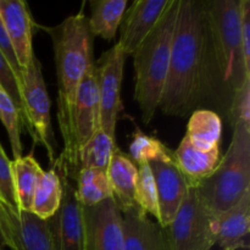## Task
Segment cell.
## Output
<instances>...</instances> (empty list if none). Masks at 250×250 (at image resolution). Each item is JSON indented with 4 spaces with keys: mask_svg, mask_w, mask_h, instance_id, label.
I'll list each match as a JSON object with an SVG mask.
<instances>
[{
    "mask_svg": "<svg viewBox=\"0 0 250 250\" xmlns=\"http://www.w3.org/2000/svg\"><path fill=\"white\" fill-rule=\"evenodd\" d=\"M106 175L112 190V197L121 212L137 207L134 202V190L138 177V167L129 155L120 150V148L115 149Z\"/></svg>",
    "mask_w": 250,
    "mask_h": 250,
    "instance_id": "cell-18",
    "label": "cell"
},
{
    "mask_svg": "<svg viewBox=\"0 0 250 250\" xmlns=\"http://www.w3.org/2000/svg\"><path fill=\"white\" fill-rule=\"evenodd\" d=\"M138 177H137L134 202L137 207L146 215H153L159 221L158 193H156L155 180L149 163L138 165Z\"/></svg>",
    "mask_w": 250,
    "mask_h": 250,
    "instance_id": "cell-27",
    "label": "cell"
},
{
    "mask_svg": "<svg viewBox=\"0 0 250 250\" xmlns=\"http://www.w3.org/2000/svg\"><path fill=\"white\" fill-rule=\"evenodd\" d=\"M43 29L53 42L58 80V124L63 142L62 154L51 168L76 181L80 164L75 136V104L81 81L94 62V36L82 9L63 19L58 26Z\"/></svg>",
    "mask_w": 250,
    "mask_h": 250,
    "instance_id": "cell-2",
    "label": "cell"
},
{
    "mask_svg": "<svg viewBox=\"0 0 250 250\" xmlns=\"http://www.w3.org/2000/svg\"><path fill=\"white\" fill-rule=\"evenodd\" d=\"M127 55L117 44L95 61L100 104V128L116 141V125L122 110L121 84Z\"/></svg>",
    "mask_w": 250,
    "mask_h": 250,
    "instance_id": "cell-8",
    "label": "cell"
},
{
    "mask_svg": "<svg viewBox=\"0 0 250 250\" xmlns=\"http://www.w3.org/2000/svg\"><path fill=\"white\" fill-rule=\"evenodd\" d=\"M241 42L246 68L250 72V1L241 0Z\"/></svg>",
    "mask_w": 250,
    "mask_h": 250,
    "instance_id": "cell-32",
    "label": "cell"
},
{
    "mask_svg": "<svg viewBox=\"0 0 250 250\" xmlns=\"http://www.w3.org/2000/svg\"><path fill=\"white\" fill-rule=\"evenodd\" d=\"M0 121L4 125L5 129L9 136L10 146H11L12 155L15 159L22 156V143H21V129L22 120L16 105L12 102L10 95L0 85Z\"/></svg>",
    "mask_w": 250,
    "mask_h": 250,
    "instance_id": "cell-28",
    "label": "cell"
},
{
    "mask_svg": "<svg viewBox=\"0 0 250 250\" xmlns=\"http://www.w3.org/2000/svg\"><path fill=\"white\" fill-rule=\"evenodd\" d=\"M178 10L180 0H171L153 31L132 54L136 72L134 100L146 125L155 116L167 80Z\"/></svg>",
    "mask_w": 250,
    "mask_h": 250,
    "instance_id": "cell-4",
    "label": "cell"
},
{
    "mask_svg": "<svg viewBox=\"0 0 250 250\" xmlns=\"http://www.w3.org/2000/svg\"><path fill=\"white\" fill-rule=\"evenodd\" d=\"M0 199L15 214H19L16 195H15L14 177H12V161L7 158L0 144Z\"/></svg>",
    "mask_w": 250,
    "mask_h": 250,
    "instance_id": "cell-31",
    "label": "cell"
},
{
    "mask_svg": "<svg viewBox=\"0 0 250 250\" xmlns=\"http://www.w3.org/2000/svg\"><path fill=\"white\" fill-rule=\"evenodd\" d=\"M88 17L93 36L110 42L115 38L127 7V0H92Z\"/></svg>",
    "mask_w": 250,
    "mask_h": 250,
    "instance_id": "cell-21",
    "label": "cell"
},
{
    "mask_svg": "<svg viewBox=\"0 0 250 250\" xmlns=\"http://www.w3.org/2000/svg\"><path fill=\"white\" fill-rule=\"evenodd\" d=\"M175 163L189 187H198L215 171L220 163V146L209 151L198 150L185 136L178 148L173 151Z\"/></svg>",
    "mask_w": 250,
    "mask_h": 250,
    "instance_id": "cell-17",
    "label": "cell"
},
{
    "mask_svg": "<svg viewBox=\"0 0 250 250\" xmlns=\"http://www.w3.org/2000/svg\"><path fill=\"white\" fill-rule=\"evenodd\" d=\"M0 85L4 88L5 92L10 95L12 102L16 105L17 110H19L20 115H21L22 126L27 127L26 121V111H24L23 105V98H22L21 87L17 81L16 76H15L14 71H12L11 66L6 61L1 53H0Z\"/></svg>",
    "mask_w": 250,
    "mask_h": 250,
    "instance_id": "cell-30",
    "label": "cell"
},
{
    "mask_svg": "<svg viewBox=\"0 0 250 250\" xmlns=\"http://www.w3.org/2000/svg\"><path fill=\"white\" fill-rule=\"evenodd\" d=\"M155 180L159 205V226L165 229L172 222L187 195L189 185L175 161L149 163Z\"/></svg>",
    "mask_w": 250,
    "mask_h": 250,
    "instance_id": "cell-12",
    "label": "cell"
},
{
    "mask_svg": "<svg viewBox=\"0 0 250 250\" xmlns=\"http://www.w3.org/2000/svg\"><path fill=\"white\" fill-rule=\"evenodd\" d=\"M44 171L32 155H22L12 161L15 195L20 211H31L32 199Z\"/></svg>",
    "mask_w": 250,
    "mask_h": 250,
    "instance_id": "cell-22",
    "label": "cell"
},
{
    "mask_svg": "<svg viewBox=\"0 0 250 250\" xmlns=\"http://www.w3.org/2000/svg\"><path fill=\"white\" fill-rule=\"evenodd\" d=\"M0 53L4 55V58L6 59L9 65L11 66L12 71H14L17 81H19L22 93V70L21 67H20L19 62H17V58L16 54H15L14 46H12L9 36H7L6 31H5V27L4 24H2L1 19H0Z\"/></svg>",
    "mask_w": 250,
    "mask_h": 250,
    "instance_id": "cell-33",
    "label": "cell"
},
{
    "mask_svg": "<svg viewBox=\"0 0 250 250\" xmlns=\"http://www.w3.org/2000/svg\"><path fill=\"white\" fill-rule=\"evenodd\" d=\"M232 141L214 172L198 187L207 207L220 215L250 192V126L236 125Z\"/></svg>",
    "mask_w": 250,
    "mask_h": 250,
    "instance_id": "cell-5",
    "label": "cell"
},
{
    "mask_svg": "<svg viewBox=\"0 0 250 250\" xmlns=\"http://www.w3.org/2000/svg\"><path fill=\"white\" fill-rule=\"evenodd\" d=\"M216 219L200 198L195 187H189L175 219L164 229L170 250H211L216 244Z\"/></svg>",
    "mask_w": 250,
    "mask_h": 250,
    "instance_id": "cell-6",
    "label": "cell"
},
{
    "mask_svg": "<svg viewBox=\"0 0 250 250\" xmlns=\"http://www.w3.org/2000/svg\"><path fill=\"white\" fill-rule=\"evenodd\" d=\"M22 98L26 111L27 132L36 144H42L50 165L58 160V143L54 136L50 115V99L44 82L42 65L36 54L22 72Z\"/></svg>",
    "mask_w": 250,
    "mask_h": 250,
    "instance_id": "cell-7",
    "label": "cell"
},
{
    "mask_svg": "<svg viewBox=\"0 0 250 250\" xmlns=\"http://www.w3.org/2000/svg\"><path fill=\"white\" fill-rule=\"evenodd\" d=\"M186 137L198 150L219 148L222 137V119L211 109H198L189 116Z\"/></svg>",
    "mask_w": 250,
    "mask_h": 250,
    "instance_id": "cell-19",
    "label": "cell"
},
{
    "mask_svg": "<svg viewBox=\"0 0 250 250\" xmlns=\"http://www.w3.org/2000/svg\"><path fill=\"white\" fill-rule=\"evenodd\" d=\"M250 229V192L233 208L217 215L216 244L222 250L248 248Z\"/></svg>",
    "mask_w": 250,
    "mask_h": 250,
    "instance_id": "cell-16",
    "label": "cell"
},
{
    "mask_svg": "<svg viewBox=\"0 0 250 250\" xmlns=\"http://www.w3.org/2000/svg\"><path fill=\"white\" fill-rule=\"evenodd\" d=\"M58 172V171H56ZM62 183V200L59 210L48 220L54 250H85L83 208L76 197L73 181L58 172Z\"/></svg>",
    "mask_w": 250,
    "mask_h": 250,
    "instance_id": "cell-9",
    "label": "cell"
},
{
    "mask_svg": "<svg viewBox=\"0 0 250 250\" xmlns=\"http://www.w3.org/2000/svg\"><path fill=\"white\" fill-rule=\"evenodd\" d=\"M209 81L207 1L180 0L170 67L159 109L167 116H190L208 104Z\"/></svg>",
    "mask_w": 250,
    "mask_h": 250,
    "instance_id": "cell-1",
    "label": "cell"
},
{
    "mask_svg": "<svg viewBox=\"0 0 250 250\" xmlns=\"http://www.w3.org/2000/svg\"><path fill=\"white\" fill-rule=\"evenodd\" d=\"M129 158L136 165L151 161H175V155L171 149L167 148L160 139L156 137L144 133L138 126L132 134V141L129 143Z\"/></svg>",
    "mask_w": 250,
    "mask_h": 250,
    "instance_id": "cell-26",
    "label": "cell"
},
{
    "mask_svg": "<svg viewBox=\"0 0 250 250\" xmlns=\"http://www.w3.org/2000/svg\"><path fill=\"white\" fill-rule=\"evenodd\" d=\"M83 208L85 250H125L122 214L114 198Z\"/></svg>",
    "mask_w": 250,
    "mask_h": 250,
    "instance_id": "cell-10",
    "label": "cell"
},
{
    "mask_svg": "<svg viewBox=\"0 0 250 250\" xmlns=\"http://www.w3.org/2000/svg\"><path fill=\"white\" fill-rule=\"evenodd\" d=\"M171 0H136L126 9L117 45L127 56L137 50L142 42L153 31Z\"/></svg>",
    "mask_w": 250,
    "mask_h": 250,
    "instance_id": "cell-11",
    "label": "cell"
},
{
    "mask_svg": "<svg viewBox=\"0 0 250 250\" xmlns=\"http://www.w3.org/2000/svg\"><path fill=\"white\" fill-rule=\"evenodd\" d=\"M0 19L23 72L34 56L32 46L34 22L28 4L22 0H0Z\"/></svg>",
    "mask_w": 250,
    "mask_h": 250,
    "instance_id": "cell-13",
    "label": "cell"
},
{
    "mask_svg": "<svg viewBox=\"0 0 250 250\" xmlns=\"http://www.w3.org/2000/svg\"><path fill=\"white\" fill-rule=\"evenodd\" d=\"M15 250H54L49 222L20 211L15 225Z\"/></svg>",
    "mask_w": 250,
    "mask_h": 250,
    "instance_id": "cell-20",
    "label": "cell"
},
{
    "mask_svg": "<svg viewBox=\"0 0 250 250\" xmlns=\"http://www.w3.org/2000/svg\"><path fill=\"white\" fill-rule=\"evenodd\" d=\"M62 200V183L54 168L44 171L34 192L31 211L41 220L48 221L56 214Z\"/></svg>",
    "mask_w": 250,
    "mask_h": 250,
    "instance_id": "cell-23",
    "label": "cell"
},
{
    "mask_svg": "<svg viewBox=\"0 0 250 250\" xmlns=\"http://www.w3.org/2000/svg\"><path fill=\"white\" fill-rule=\"evenodd\" d=\"M116 148V141L110 138L102 128L97 129L78 150L80 168H93L106 172Z\"/></svg>",
    "mask_w": 250,
    "mask_h": 250,
    "instance_id": "cell-25",
    "label": "cell"
},
{
    "mask_svg": "<svg viewBox=\"0 0 250 250\" xmlns=\"http://www.w3.org/2000/svg\"><path fill=\"white\" fill-rule=\"evenodd\" d=\"M226 117L232 127L238 124L250 126V77L232 97Z\"/></svg>",
    "mask_w": 250,
    "mask_h": 250,
    "instance_id": "cell-29",
    "label": "cell"
},
{
    "mask_svg": "<svg viewBox=\"0 0 250 250\" xmlns=\"http://www.w3.org/2000/svg\"><path fill=\"white\" fill-rule=\"evenodd\" d=\"M209 33V98L226 116L234 93L250 77L241 42V0L207 1Z\"/></svg>",
    "mask_w": 250,
    "mask_h": 250,
    "instance_id": "cell-3",
    "label": "cell"
},
{
    "mask_svg": "<svg viewBox=\"0 0 250 250\" xmlns=\"http://www.w3.org/2000/svg\"><path fill=\"white\" fill-rule=\"evenodd\" d=\"M122 214L125 250H170L165 231L138 207Z\"/></svg>",
    "mask_w": 250,
    "mask_h": 250,
    "instance_id": "cell-15",
    "label": "cell"
},
{
    "mask_svg": "<svg viewBox=\"0 0 250 250\" xmlns=\"http://www.w3.org/2000/svg\"><path fill=\"white\" fill-rule=\"evenodd\" d=\"M99 128L100 104L94 61L85 71L76 97L75 136L78 150Z\"/></svg>",
    "mask_w": 250,
    "mask_h": 250,
    "instance_id": "cell-14",
    "label": "cell"
},
{
    "mask_svg": "<svg viewBox=\"0 0 250 250\" xmlns=\"http://www.w3.org/2000/svg\"><path fill=\"white\" fill-rule=\"evenodd\" d=\"M76 197L80 204L92 208L112 197L106 172L93 168H80L76 177Z\"/></svg>",
    "mask_w": 250,
    "mask_h": 250,
    "instance_id": "cell-24",
    "label": "cell"
},
{
    "mask_svg": "<svg viewBox=\"0 0 250 250\" xmlns=\"http://www.w3.org/2000/svg\"><path fill=\"white\" fill-rule=\"evenodd\" d=\"M4 248H5V244H4V241H2L1 232H0V250H4Z\"/></svg>",
    "mask_w": 250,
    "mask_h": 250,
    "instance_id": "cell-34",
    "label": "cell"
}]
</instances>
